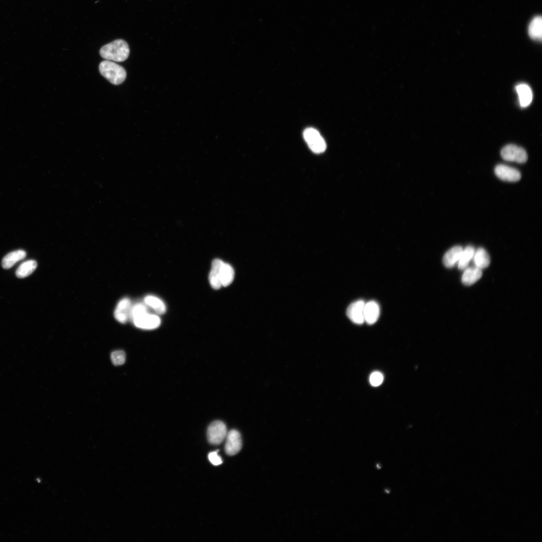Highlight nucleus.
Masks as SVG:
<instances>
[{
	"instance_id": "nucleus-1",
	"label": "nucleus",
	"mask_w": 542,
	"mask_h": 542,
	"mask_svg": "<svg viewBox=\"0 0 542 542\" xmlns=\"http://www.w3.org/2000/svg\"><path fill=\"white\" fill-rule=\"evenodd\" d=\"M100 54L102 58L107 61L123 62L129 58L130 49L127 42L118 39L104 45L101 49Z\"/></svg>"
},
{
	"instance_id": "nucleus-2",
	"label": "nucleus",
	"mask_w": 542,
	"mask_h": 542,
	"mask_svg": "<svg viewBox=\"0 0 542 542\" xmlns=\"http://www.w3.org/2000/svg\"><path fill=\"white\" fill-rule=\"evenodd\" d=\"M99 70L105 78L115 85L122 83L127 77L126 71L122 67L110 61L102 62L100 65Z\"/></svg>"
},
{
	"instance_id": "nucleus-3",
	"label": "nucleus",
	"mask_w": 542,
	"mask_h": 542,
	"mask_svg": "<svg viewBox=\"0 0 542 542\" xmlns=\"http://www.w3.org/2000/svg\"><path fill=\"white\" fill-rule=\"evenodd\" d=\"M303 137L309 148L315 153H322L327 149L325 140L320 132L314 128H307L303 132Z\"/></svg>"
},
{
	"instance_id": "nucleus-4",
	"label": "nucleus",
	"mask_w": 542,
	"mask_h": 542,
	"mask_svg": "<svg viewBox=\"0 0 542 542\" xmlns=\"http://www.w3.org/2000/svg\"><path fill=\"white\" fill-rule=\"evenodd\" d=\"M501 154L505 161L519 163L526 162L528 158L527 152L524 148L514 144L505 146L501 150Z\"/></svg>"
},
{
	"instance_id": "nucleus-5",
	"label": "nucleus",
	"mask_w": 542,
	"mask_h": 542,
	"mask_svg": "<svg viewBox=\"0 0 542 542\" xmlns=\"http://www.w3.org/2000/svg\"><path fill=\"white\" fill-rule=\"evenodd\" d=\"M227 434V428L225 424L221 421H215L208 428L207 439L210 444L217 445L223 441Z\"/></svg>"
},
{
	"instance_id": "nucleus-6",
	"label": "nucleus",
	"mask_w": 542,
	"mask_h": 542,
	"mask_svg": "<svg viewBox=\"0 0 542 542\" xmlns=\"http://www.w3.org/2000/svg\"><path fill=\"white\" fill-rule=\"evenodd\" d=\"M225 451L230 456L238 454L242 447V440L240 433L236 430H232L226 437Z\"/></svg>"
},
{
	"instance_id": "nucleus-7",
	"label": "nucleus",
	"mask_w": 542,
	"mask_h": 542,
	"mask_svg": "<svg viewBox=\"0 0 542 542\" xmlns=\"http://www.w3.org/2000/svg\"><path fill=\"white\" fill-rule=\"evenodd\" d=\"M494 173L500 179L509 182H517L521 178L520 172L516 168L504 164L497 165Z\"/></svg>"
},
{
	"instance_id": "nucleus-8",
	"label": "nucleus",
	"mask_w": 542,
	"mask_h": 542,
	"mask_svg": "<svg viewBox=\"0 0 542 542\" xmlns=\"http://www.w3.org/2000/svg\"><path fill=\"white\" fill-rule=\"evenodd\" d=\"M365 304V302L363 300H358L351 304L347 308L346 315L353 323L361 325L365 322L364 315Z\"/></svg>"
},
{
	"instance_id": "nucleus-9",
	"label": "nucleus",
	"mask_w": 542,
	"mask_h": 542,
	"mask_svg": "<svg viewBox=\"0 0 542 542\" xmlns=\"http://www.w3.org/2000/svg\"><path fill=\"white\" fill-rule=\"evenodd\" d=\"M133 321L136 326L144 330L155 329L161 324V320L158 316L149 313L135 318Z\"/></svg>"
},
{
	"instance_id": "nucleus-10",
	"label": "nucleus",
	"mask_w": 542,
	"mask_h": 542,
	"mask_svg": "<svg viewBox=\"0 0 542 542\" xmlns=\"http://www.w3.org/2000/svg\"><path fill=\"white\" fill-rule=\"evenodd\" d=\"M223 263L220 259H215L212 262L209 280L211 287L215 290L220 289L222 286L221 270Z\"/></svg>"
},
{
	"instance_id": "nucleus-11",
	"label": "nucleus",
	"mask_w": 542,
	"mask_h": 542,
	"mask_svg": "<svg viewBox=\"0 0 542 542\" xmlns=\"http://www.w3.org/2000/svg\"><path fill=\"white\" fill-rule=\"evenodd\" d=\"M380 308L379 304L374 301L365 303L364 308V320L370 325L375 324L379 319Z\"/></svg>"
},
{
	"instance_id": "nucleus-12",
	"label": "nucleus",
	"mask_w": 542,
	"mask_h": 542,
	"mask_svg": "<svg viewBox=\"0 0 542 542\" xmlns=\"http://www.w3.org/2000/svg\"><path fill=\"white\" fill-rule=\"evenodd\" d=\"M131 305V300L128 298H124L119 302L114 313L115 317L119 322L125 324L128 321L130 318Z\"/></svg>"
},
{
	"instance_id": "nucleus-13",
	"label": "nucleus",
	"mask_w": 542,
	"mask_h": 542,
	"mask_svg": "<svg viewBox=\"0 0 542 542\" xmlns=\"http://www.w3.org/2000/svg\"><path fill=\"white\" fill-rule=\"evenodd\" d=\"M463 251V248L460 246H455L448 250L443 258L444 266L448 268L454 267L456 263L459 261Z\"/></svg>"
},
{
	"instance_id": "nucleus-14",
	"label": "nucleus",
	"mask_w": 542,
	"mask_h": 542,
	"mask_svg": "<svg viewBox=\"0 0 542 542\" xmlns=\"http://www.w3.org/2000/svg\"><path fill=\"white\" fill-rule=\"evenodd\" d=\"M518 94L520 105L522 107H528L533 100V94L530 86L526 84H520L516 87Z\"/></svg>"
},
{
	"instance_id": "nucleus-15",
	"label": "nucleus",
	"mask_w": 542,
	"mask_h": 542,
	"mask_svg": "<svg viewBox=\"0 0 542 542\" xmlns=\"http://www.w3.org/2000/svg\"><path fill=\"white\" fill-rule=\"evenodd\" d=\"M482 275V271L479 268L475 267L468 268L463 275L462 282L465 285H472L478 281Z\"/></svg>"
},
{
	"instance_id": "nucleus-16",
	"label": "nucleus",
	"mask_w": 542,
	"mask_h": 542,
	"mask_svg": "<svg viewBox=\"0 0 542 542\" xmlns=\"http://www.w3.org/2000/svg\"><path fill=\"white\" fill-rule=\"evenodd\" d=\"M26 257V253L21 250L15 251L8 254L2 260V266L4 269H9L16 263L22 260Z\"/></svg>"
},
{
	"instance_id": "nucleus-17",
	"label": "nucleus",
	"mask_w": 542,
	"mask_h": 542,
	"mask_svg": "<svg viewBox=\"0 0 542 542\" xmlns=\"http://www.w3.org/2000/svg\"><path fill=\"white\" fill-rule=\"evenodd\" d=\"M37 267V263L35 261H26L18 267L16 272V275L19 278H26L32 274Z\"/></svg>"
},
{
	"instance_id": "nucleus-18",
	"label": "nucleus",
	"mask_w": 542,
	"mask_h": 542,
	"mask_svg": "<svg viewBox=\"0 0 542 542\" xmlns=\"http://www.w3.org/2000/svg\"><path fill=\"white\" fill-rule=\"evenodd\" d=\"M235 271L233 267L227 263H223L221 270V282L222 286L227 287L234 281Z\"/></svg>"
},
{
	"instance_id": "nucleus-19",
	"label": "nucleus",
	"mask_w": 542,
	"mask_h": 542,
	"mask_svg": "<svg viewBox=\"0 0 542 542\" xmlns=\"http://www.w3.org/2000/svg\"><path fill=\"white\" fill-rule=\"evenodd\" d=\"M542 18L541 16H537L534 18L529 27V34L531 38L534 40H542Z\"/></svg>"
},
{
	"instance_id": "nucleus-20",
	"label": "nucleus",
	"mask_w": 542,
	"mask_h": 542,
	"mask_svg": "<svg viewBox=\"0 0 542 542\" xmlns=\"http://www.w3.org/2000/svg\"><path fill=\"white\" fill-rule=\"evenodd\" d=\"M145 304L153 309L156 313L163 314L166 308L164 303L159 298L154 296H147L144 299Z\"/></svg>"
},
{
	"instance_id": "nucleus-21",
	"label": "nucleus",
	"mask_w": 542,
	"mask_h": 542,
	"mask_svg": "<svg viewBox=\"0 0 542 542\" xmlns=\"http://www.w3.org/2000/svg\"><path fill=\"white\" fill-rule=\"evenodd\" d=\"M474 262L476 267L480 269L487 268L490 264V260L488 254L482 248L477 249L474 255Z\"/></svg>"
},
{
	"instance_id": "nucleus-22",
	"label": "nucleus",
	"mask_w": 542,
	"mask_h": 542,
	"mask_svg": "<svg viewBox=\"0 0 542 542\" xmlns=\"http://www.w3.org/2000/svg\"><path fill=\"white\" fill-rule=\"evenodd\" d=\"M474 248L472 246H468L465 250H463L459 261V269L463 270L468 267L470 261L474 257Z\"/></svg>"
},
{
	"instance_id": "nucleus-23",
	"label": "nucleus",
	"mask_w": 542,
	"mask_h": 542,
	"mask_svg": "<svg viewBox=\"0 0 542 542\" xmlns=\"http://www.w3.org/2000/svg\"><path fill=\"white\" fill-rule=\"evenodd\" d=\"M148 313V309L146 305L142 303H137L131 307L130 318L134 320Z\"/></svg>"
},
{
	"instance_id": "nucleus-24",
	"label": "nucleus",
	"mask_w": 542,
	"mask_h": 542,
	"mask_svg": "<svg viewBox=\"0 0 542 542\" xmlns=\"http://www.w3.org/2000/svg\"><path fill=\"white\" fill-rule=\"evenodd\" d=\"M126 355L124 351L117 350L113 352L111 354L112 363L115 366H120L125 362Z\"/></svg>"
},
{
	"instance_id": "nucleus-25",
	"label": "nucleus",
	"mask_w": 542,
	"mask_h": 542,
	"mask_svg": "<svg viewBox=\"0 0 542 542\" xmlns=\"http://www.w3.org/2000/svg\"><path fill=\"white\" fill-rule=\"evenodd\" d=\"M384 380V377L382 373L375 372L372 374L370 378V382L371 385L377 387L382 384Z\"/></svg>"
},
{
	"instance_id": "nucleus-26",
	"label": "nucleus",
	"mask_w": 542,
	"mask_h": 542,
	"mask_svg": "<svg viewBox=\"0 0 542 542\" xmlns=\"http://www.w3.org/2000/svg\"><path fill=\"white\" fill-rule=\"evenodd\" d=\"M208 459L210 462L214 466H217L222 463L221 458L218 455L217 451L212 452L208 455Z\"/></svg>"
}]
</instances>
